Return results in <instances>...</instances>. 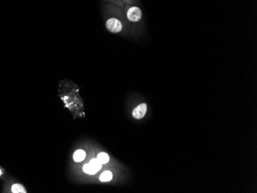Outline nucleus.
I'll list each match as a JSON object with an SVG mask.
<instances>
[{
	"mask_svg": "<svg viewBox=\"0 0 257 193\" xmlns=\"http://www.w3.org/2000/svg\"><path fill=\"white\" fill-rule=\"evenodd\" d=\"M106 28L108 30L113 33H117L119 32L122 29V25L119 19H115V18H111L108 19L106 22Z\"/></svg>",
	"mask_w": 257,
	"mask_h": 193,
	"instance_id": "obj_1",
	"label": "nucleus"
},
{
	"mask_svg": "<svg viewBox=\"0 0 257 193\" xmlns=\"http://www.w3.org/2000/svg\"><path fill=\"white\" fill-rule=\"evenodd\" d=\"M142 10L137 6H132L127 12V18L131 22H138L142 19Z\"/></svg>",
	"mask_w": 257,
	"mask_h": 193,
	"instance_id": "obj_2",
	"label": "nucleus"
},
{
	"mask_svg": "<svg viewBox=\"0 0 257 193\" xmlns=\"http://www.w3.org/2000/svg\"><path fill=\"white\" fill-rule=\"evenodd\" d=\"M147 111V105L145 103L140 104L132 111V116L137 119H140L144 117Z\"/></svg>",
	"mask_w": 257,
	"mask_h": 193,
	"instance_id": "obj_3",
	"label": "nucleus"
},
{
	"mask_svg": "<svg viewBox=\"0 0 257 193\" xmlns=\"http://www.w3.org/2000/svg\"><path fill=\"white\" fill-rule=\"evenodd\" d=\"M85 158H86V153L82 149L76 150L73 155V159L76 162H80L83 160H84Z\"/></svg>",
	"mask_w": 257,
	"mask_h": 193,
	"instance_id": "obj_4",
	"label": "nucleus"
},
{
	"mask_svg": "<svg viewBox=\"0 0 257 193\" xmlns=\"http://www.w3.org/2000/svg\"><path fill=\"white\" fill-rule=\"evenodd\" d=\"M83 171L85 172L87 174L90 175H94L97 172V170L89 162L88 164H86L84 166H83Z\"/></svg>",
	"mask_w": 257,
	"mask_h": 193,
	"instance_id": "obj_5",
	"label": "nucleus"
},
{
	"mask_svg": "<svg viewBox=\"0 0 257 193\" xmlns=\"http://www.w3.org/2000/svg\"><path fill=\"white\" fill-rule=\"evenodd\" d=\"M112 179V172L109 171H106L104 172H102V175L100 176V177H99V179H100L101 181H109Z\"/></svg>",
	"mask_w": 257,
	"mask_h": 193,
	"instance_id": "obj_6",
	"label": "nucleus"
},
{
	"mask_svg": "<svg viewBox=\"0 0 257 193\" xmlns=\"http://www.w3.org/2000/svg\"><path fill=\"white\" fill-rule=\"evenodd\" d=\"M97 159L99 160V162L102 165V164H106V163H107L109 161V155L106 154V153H99V155H98Z\"/></svg>",
	"mask_w": 257,
	"mask_h": 193,
	"instance_id": "obj_7",
	"label": "nucleus"
},
{
	"mask_svg": "<svg viewBox=\"0 0 257 193\" xmlns=\"http://www.w3.org/2000/svg\"><path fill=\"white\" fill-rule=\"evenodd\" d=\"M12 192L14 193H26V189L20 184H15L12 186Z\"/></svg>",
	"mask_w": 257,
	"mask_h": 193,
	"instance_id": "obj_8",
	"label": "nucleus"
},
{
	"mask_svg": "<svg viewBox=\"0 0 257 193\" xmlns=\"http://www.w3.org/2000/svg\"><path fill=\"white\" fill-rule=\"evenodd\" d=\"M89 163L97 170V172H99V170L101 169V168H102V164L99 162V160H98L97 158H93V159L89 162Z\"/></svg>",
	"mask_w": 257,
	"mask_h": 193,
	"instance_id": "obj_9",
	"label": "nucleus"
},
{
	"mask_svg": "<svg viewBox=\"0 0 257 193\" xmlns=\"http://www.w3.org/2000/svg\"><path fill=\"white\" fill-rule=\"evenodd\" d=\"M1 174H2V171H1V170H0V176H1Z\"/></svg>",
	"mask_w": 257,
	"mask_h": 193,
	"instance_id": "obj_10",
	"label": "nucleus"
}]
</instances>
